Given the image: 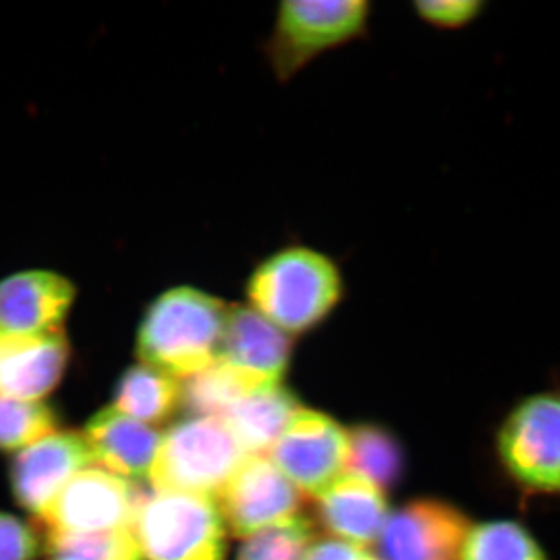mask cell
<instances>
[{"mask_svg":"<svg viewBox=\"0 0 560 560\" xmlns=\"http://www.w3.org/2000/svg\"><path fill=\"white\" fill-rule=\"evenodd\" d=\"M243 291L248 307L293 338L318 329L337 312L346 279L330 254L293 243L257 261Z\"/></svg>","mask_w":560,"mask_h":560,"instance_id":"cell-1","label":"cell"},{"mask_svg":"<svg viewBox=\"0 0 560 560\" xmlns=\"http://www.w3.org/2000/svg\"><path fill=\"white\" fill-rule=\"evenodd\" d=\"M230 307L194 285L162 291L140 320V361L180 381L208 370L220 360Z\"/></svg>","mask_w":560,"mask_h":560,"instance_id":"cell-2","label":"cell"},{"mask_svg":"<svg viewBox=\"0 0 560 560\" xmlns=\"http://www.w3.org/2000/svg\"><path fill=\"white\" fill-rule=\"evenodd\" d=\"M492 453L521 510L534 500H560V385L515 400L493 431Z\"/></svg>","mask_w":560,"mask_h":560,"instance_id":"cell-3","label":"cell"},{"mask_svg":"<svg viewBox=\"0 0 560 560\" xmlns=\"http://www.w3.org/2000/svg\"><path fill=\"white\" fill-rule=\"evenodd\" d=\"M371 18L366 0H283L261 54L275 79L290 83L320 55L364 38Z\"/></svg>","mask_w":560,"mask_h":560,"instance_id":"cell-4","label":"cell"},{"mask_svg":"<svg viewBox=\"0 0 560 560\" xmlns=\"http://www.w3.org/2000/svg\"><path fill=\"white\" fill-rule=\"evenodd\" d=\"M221 418H189L161 438L149 480L158 492L219 497L248 458Z\"/></svg>","mask_w":560,"mask_h":560,"instance_id":"cell-5","label":"cell"},{"mask_svg":"<svg viewBox=\"0 0 560 560\" xmlns=\"http://www.w3.org/2000/svg\"><path fill=\"white\" fill-rule=\"evenodd\" d=\"M132 530L145 560H224L226 529L208 497L158 492L140 497Z\"/></svg>","mask_w":560,"mask_h":560,"instance_id":"cell-6","label":"cell"},{"mask_svg":"<svg viewBox=\"0 0 560 560\" xmlns=\"http://www.w3.org/2000/svg\"><path fill=\"white\" fill-rule=\"evenodd\" d=\"M268 453L304 495L318 499L349 467V433L329 416L300 408Z\"/></svg>","mask_w":560,"mask_h":560,"instance_id":"cell-7","label":"cell"},{"mask_svg":"<svg viewBox=\"0 0 560 560\" xmlns=\"http://www.w3.org/2000/svg\"><path fill=\"white\" fill-rule=\"evenodd\" d=\"M140 493L98 466L79 471L40 515L47 534H91L127 528L135 522Z\"/></svg>","mask_w":560,"mask_h":560,"instance_id":"cell-8","label":"cell"},{"mask_svg":"<svg viewBox=\"0 0 560 560\" xmlns=\"http://www.w3.org/2000/svg\"><path fill=\"white\" fill-rule=\"evenodd\" d=\"M304 497L267 456L249 455L221 489L217 508L231 533L248 539L298 517Z\"/></svg>","mask_w":560,"mask_h":560,"instance_id":"cell-9","label":"cell"},{"mask_svg":"<svg viewBox=\"0 0 560 560\" xmlns=\"http://www.w3.org/2000/svg\"><path fill=\"white\" fill-rule=\"evenodd\" d=\"M471 521L451 501L418 499L404 504L378 539L382 560H458Z\"/></svg>","mask_w":560,"mask_h":560,"instance_id":"cell-10","label":"cell"},{"mask_svg":"<svg viewBox=\"0 0 560 560\" xmlns=\"http://www.w3.org/2000/svg\"><path fill=\"white\" fill-rule=\"evenodd\" d=\"M92 466L95 459L84 434L55 431L18 453L11 466L14 497L39 518L58 492L79 471Z\"/></svg>","mask_w":560,"mask_h":560,"instance_id":"cell-11","label":"cell"},{"mask_svg":"<svg viewBox=\"0 0 560 560\" xmlns=\"http://www.w3.org/2000/svg\"><path fill=\"white\" fill-rule=\"evenodd\" d=\"M75 290L50 271H24L0 280V337L61 330Z\"/></svg>","mask_w":560,"mask_h":560,"instance_id":"cell-12","label":"cell"},{"mask_svg":"<svg viewBox=\"0 0 560 560\" xmlns=\"http://www.w3.org/2000/svg\"><path fill=\"white\" fill-rule=\"evenodd\" d=\"M293 352V338L254 312L231 304L220 360L264 385H280Z\"/></svg>","mask_w":560,"mask_h":560,"instance_id":"cell-13","label":"cell"},{"mask_svg":"<svg viewBox=\"0 0 560 560\" xmlns=\"http://www.w3.org/2000/svg\"><path fill=\"white\" fill-rule=\"evenodd\" d=\"M62 330L27 337H0V394L39 401L60 383L69 361Z\"/></svg>","mask_w":560,"mask_h":560,"instance_id":"cell-14","label":"cell"},{"mask_svg":"<svg viewBox=\"0 0 560 560\" xmlns=\"http://www.w3.org/2000/svg\"><path fill=\"white\" fill-rule=\"evenodd\" d=\"M316 515L338 540L364 550L381 539L388 521V504L381 488L350 471L320 493Z\"/></svg>","mask_w":560,"mask_h":560,"instance_id":"cell-15","label":"cell"},{"mask_svg":"<svg viewBox=\"0 0 560 560\" xmlns=\"http://www.w3.org/2000/svg\"><path fill=\"white\" fill-rule=\"evenodd\" d=\"M84 438L95 466L127 481L149 477L162 434L110 407L88 422Z\"/></svg>","mask_w":560,"mask_h":560,"instance_id":"cell-16","label":"cell"},{"mask_svg":"<svg viewBox=\"0 0 560 560\" xmlns=\"http://www.w3.org/2000/svg\"><path fill=\"white\" fill-rule=\"evenodd\" d=\"M301 405L282 385L267 386L246 394L221 416L235 440L248 455L270 452Z\"/></svg>","mask_w":560,"mask_h":560,"instance_id":"cell-17","label":"cell"},{"mask_svg":"<svg viewBox=\"0 0 560 560\" xmlns=\"http://www.w3.org/2000/svg\"><path fill=\"white\" fill-rule=\"evenodd\" d=\"M179 404L178 378L140 363L120 378L114 408L147 425H158L171 418Z\"/></svg>","mask_w":560,"mask_h":560,"instance_id":"cell-18","label":"cell"},{"mask_svg":"<svg viewBox=\"0 0 560 560\" xmlns=\"http://www.w3.org/2000/svg\"><path fill=\"white\" fill-rule=\"evenodd\" d=\"M267 386L272 385H264L219 360L180 381V405L190 418H221L243 396Z\"/></svg>","mask_w":560,"mask_h":560,"instance_id":"cell-19","label":"cell"},{"mask_svg":"<svg viewBox=\"0 0 560 560\" xmlns=\"http://www.w3.org/2000/svg\"><path fill=\"white\" fill-rule=\"evenodd\" d=\"M458 560H551L544 545L521 521L492 518L470 526Z\"/></svg>","mask_w":560,"mask_h":560,"instance_id":"cell-20","label":"cell"},{"mask_svg":"<svg viewBox=\"0 0 560 560\" xmlns=\"http://www.w3.org/2000/svg\"><path fill=\"white\" fill-rule=\"evenodd\" d=\"M349 433V467L383 492L397 488L405 475V453L399 440L381 425L361 423Z\"/></svg>","mask_w":560,"mask_h":560,"instance_id":"cell-21","label":"cell"},{"mask_svg":"<svg viewBox=\"0 0 560 560\" xmlns=\"http://www.w3.org/2000/svg\"><path fill=\"white\" fill-rule=\"evenodd\" d=\"M54 556L80 560H145L132 526L91 534H47Z\"/></svg>","mask_w":560,"mask_h":560,"instance_id":"cell-22","label":"cell"},{"mask_svg":"<svg viewBox=\"0 0 560 560\" xmlns=\"http://www.w3.org/2000/svg\"><path fill=\"white\" fill-rule=\"evenodd\" d=\"M55 431L57 418L49 407L0 394V451H24Z\"/></svg>","mask_w":560,"mask_h":560,"instance_id":"cell-23","label":"cell"},{"mask_svg":"<svg viewBox=\"0 0 560 560\" xmlns=\"http://www.w3.org/2000/svg\"><path fill=\"white\" fill-rule=\"evenodd\" d=\"M313 544V523L298 515L248 537L238 550L237 560H304Z\"/></svg>","mask_w":560,"mask_h":560,"instance_id":"cell-24","label":"cell"},{"mask_svg":"<svg viewBox=\"0 0 560 560\" xmlns=\"http://www.w3.org/2000/svg\"><path fill=\"white\" fill-rule=\"evenodd\" d=\"M416 16L440 31H460L481 16V0H418L412 3Z\"/></svg>","mask_w":560,"mask_h":560,"instance_id":"cell-25","label":"cell"},{"mask_svg":"<svg viewBox=\"0 0 560 560\" xmlns=\"http://www.w3.org/2000/svg\"><path fill=\"white\" fill-rule=\"evenodd\" d=\"M38 551L35 530L20 518L0 512V560H33Z\"/></svg>","mask_w":560,"mask_h":560,"instance_id":"cell-26","label":"cell"},{"mask_svg":"<svg viewBox=\"0 0 560 560\" xmlns=\"http://www.w3.org/2000/svg\"><path fill=\"white\" fill-rule=\"evenodd\" d=\"M304 560H377L363 548L342 540L324 539L315 541Z\"/></svg>","mask_w":560,"mask_h":560,"instance_id":"cell-27","label":"cell"},{"mask_svg":"<svg viewBox=\"0 0 560 560\" xmlns=\"http://www.w3.org/2000/svg\"><path fill=\"white\" fill-rule=\"evenodd\" d=\"M51 560H80L77 558H72V556H55Z\"/></svg>","mask_w":560,"mask_h":560,"instance_id":"cell-28","label":"cell"}]
</instances>
